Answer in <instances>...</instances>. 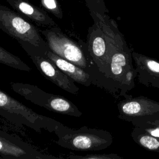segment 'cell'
I'll use <instances>...</instances> for the list:
<instances>
[{
  "label": "cell",
  "instance_id": "18",
  "mask_svg": "<svg viewBox=\"0 0 159 159\" xmlns=\"http://www.w3.org/2000/svg\"><path fill=\"white\" fill-rule=\"evenodd\" d=\"M138 127L148 134L159 139V120L144 124Z\"/></svg>",
  "mask_w": 159,
  "mask_h": 159
},
{
  "label": "cell",
  "instance_id": "17",
  "mask_svg": "<svg viewBox=\"0 0 159 159\" xmlns=\"http://www.w3.org/2000/svg\"><path fill=\"white\" fill-rule=\"evenodd\" d=\"M65 159H124L116 153L90 154L86 155H69Z\"/></svg>",
  "mask_w": 159,
  "mask_h": 159
},
{
  "label": "cell",
  "instance_id": "11",
  "mask_svg": "<svg viewBox=\"0 0 159 159\" xmlns=\"http://www.w3.org/2000/svg\"><path fill=\"white\" fill-rule=\"evenodd\" d=\"M15 11L39 25L48 27L58 25L43 9L30 4L27 0H6Z\"/></svg>",
  "mask_w": 159,
  "mask_h": 159
},
{
  "label": "cell",
  "instance_id": "16",
  "mask_svg": "<svg viewBox=\"0 0 159 159\" xmlns=\"http://www.w3.org/2000/svg\"><path fill=\"white\" fill-rule=\"evenodd\" d=\"M41 6L56 17L61 19L63 17L62 9L57 0H40Z\"/></svg>",
  "mask_w": 159,
  "mask_h": 159
},
{
  "label": "cell",
  "instance_id": "14",
  "mask_svg": "<svg viewBox=\"0 0 159 159\" xmlns=\"http://www.w3.org/2000/svg\"><path fill=\"white\" fill-rule=\"evenodd\" d=\"M25 154L26 152L24 149L4 137H0V155L17 158Z\"/></svg>",
  "mask_w": 159,
  "mask_h": 159
},
{
  "label": "cell",
  "instance_id": "2",
  "mask_svg": "<svg viewBox=\"0 0 159 159\" xmlns=\"http://www.w3.org/2000/svg\"><path fill=\"white\" fill-rule=\"evenodd\" d=\"M55 132L58 135L57 145L75 151L104 150L113 142V137L109 131L86 126L71 129L61 124Z\"/></svg>",
  "mask_w": 159,
  "mask_h": 159
},
{
  "label": "cell",
  "instance_id": "3",
  "mask_svg": "<svg viewBox=\"0 0 159 159\" xmlns=\"http://www.w3.org/2000/svg\"><path fill=\"white\" fill-rule=\"evenodd\" d=\"M0 29L17 41L28 43L43 53L49 50L39 29L16 11L0 4Z\"/></svg>",
  "mask_w": 159,
  "mask_h": 159
},
{
  "label": "cell",
  "instance_id": "10",
  "mask_svg": "<svg viewBox=\"0 0 159 159\" xmlns=\"http://www.w3.org/2000/svg\"><path fill=\"white\" fill-rule=\"evenodd\" d=\"M45 56L74 81L86 87L91 84L96 85L95 77L85 70L58 57L49 50L45 53Z\"/></svg>",
  "mask_w": 159,
  "mask_h": 159
},
{
  "label": "cell",
  "instance_id": "6",
  "mask_svg": "<svg viewBox=\"0 0 159 159\" xmlns=\"http://www.w3.org/2000/svg\"><path fill=\"white\" fill-rule=\"evenodd\" d=\"M29 56L40 72L48 80L62 89L73 94L79 93V88L74 81L58 68L45 56V53L34 46L22 42L17 41Z\"/></svg>",
  "mask_w": 159,
  "mask_h": 159
},
{
  "label": "cell",
  "instance_id": "1",
  "mask_svg": "<svg viewBox=\"0 0 159 159\" xmlns=\"http://www.w3.org/2000/svg\"><path fill=\"white\" fill-rule=\"evenodd\" d=\"M40 32L44 37L50 51L92 74L96 80V85L101 86L102 75L93 61L86 43L83 42L81 44L78 43L58 26L48 27Z\"/></svg>",
  "mask_w": 159,
  "mask_h": 159
},
{
  "label": "cell",
  "instance_id": "4",
  "mask_svg": "<svg viewBox=\"0 0 159 159\" xmlns=\"http://www.w3.org/2000/svg\"><path fill=\"white\" fill-rule=\"evenodd\" d=\"M11 88L31 102L50 111L74 117H80L82 112L73 102L59 95L50 94L38 87L22 83H12Z\"/></svg>",
  "mask_w": 159,
  "mask_h": 159
},
{
  "label": "cell",
  "instance_id": "12",
  "mask_svg": "<svg viewBox=\"0 0 159 159\" xmlns=\"http://www.w3.org/2000/svg\"><path fill=\"white\" fill-rule=\"evenodd\" d=\"M130 135L134 142L142 148L151 152H159V139L148 134L138 127H134Z\"/></svg>",
  "mask_w": 159,
  "mask_h": 159
},
{
  "label": "cell",
  "instance_id": "19",
  "mask_svg": "<svg viewBox=\"0 0 159 159\" xmlns=\"http://www.w3.org/2000/svg\"><path fill=\"white\" fill-rule=\"evenodd\" d=\"M37 159H51L49 157H47L45 155H42V156H37L36 157Z\"/></svg>",
  "mask_w": 159,
  "mask_h": 159
},
{
  "label": "cell",
  "instance_id": "8",
  "mask_svg": "<svg viewBox=\"0 0 159 159\" xmlns=\"http://www.w3.org/2000/svg\"><path fill=\"white\" fill-rule=\"evenodd\" d=\"M86 45L93 61L104 76L108 63V45L104 32L95 22L88 29Z\"/></svg>",
  "mask_w": 159,
  "mask_h": 159
},
{
  "label": "cell",
  "instance_id": "7",
  "mask_svg": "<svg viewBox=\"0 0 159 159\" xmlns=\"http://www.w3.org/2000/svg\"><path fill=\"white\" fill-rule=\"evenodd\" d=\"M0 110L23 117L27 124L36 130L43 128L55 132L61 125L58 121L35 112L2 91H0Z\"/></svg>",
  "mask_w": 159,
  "mask_h": 159
},
{
  "label": "cell",
  "instance_id": "13",
  "mask_svg": "<svg viewBox=\"0 0 159 159\" xmlns=\"http://www.w3.org/2000/svg\"><path fill=\"white\" fill-rule=\"evenodd\" d=\"M0 63L21 71H30L31 68L19 57L0 46Z\"/></svg>",
  "mask_w": 159,
  "mask_h": 159
},
{
  "label": "cell",
  "instance_id": "9",
  "mask_svg": "<svg viewBox=\"0 0 159 159\" xmlns=\"http://www.w3.org/2000/svg\"><path fill=\"white\" fill-rule=\"evenodd\" d=\"M138 82L147 87L159 89V61L145 55L132 52Z\"/></svg>",
  "mask_w": 159,
  "mask_h": 159
},
{
  "label": "cell",
  "instance_id": "5",
  "mask_svg": "<svg viewBox=\"0 0 159 159\" xmlns=\"http://www.w3.org/2000/svg\"><path fill=\"white\" fill-rule=\"evenodd\" d=\"M118 117L134 127L159 120V101L145 96L127 95L117 103Z\"/></svg>",
  "mask_w": 159,
  "mask_h": 159
},
{
  "label": "cell",
  "instance_id": "15",
  "mask_svg": "<svg viewBox=\"0 0 159 159\" xmlns=\"http://www.w3.org/2000/svg\"><path fill=\"white\" fill-rule=\"evenodd\" d=\"M90 14L95 13L101 15L107 14L109 10L104 0H84Z\"/></svg>",
  "mask_w": 159,
  "mask_h": 159
}]
</instances>
